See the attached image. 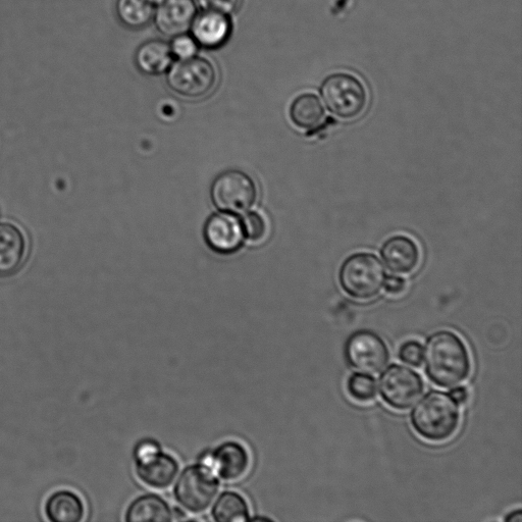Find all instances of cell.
<instances>
[{"mask_svg": "<svg viewBox=\"0 0 522 522\" xmlns=\"http://www.w3.org/2000/svg\"><path fill=\"white\" fill-rule=\"evenodd\" d=\"M425 350L421 342L409 340L404 342L398 351L400 360L413 368H420L424 362Z\"/></svg>", "mask_w": 522, "mask_h": 522, "instance_id": "484cf974", "label": "cell"}, {"mask_svg": "<svg viewBox=\"0 0 522 522\" xmlns=\"http://www.w3.org/2000/svg\"><path fill=\"white\" fill-rule=\"evenodd\" d=\"M174 519H183L186 516L185 511L181 507L172 508Z\"/></svg>", "mask_w": 522, "mask_h": 522, "instance_id": "1f68e13d", "label": "cell"}, {"mask_svg": "<svg viewBox=\"0 0 522 522\" xmlns=\"http://www.w3.org/2000/svg\"><path fill=\"white\" fill-rule=\"evenodd\" d=\"M44 512L51 522H80L85 515V505L75 492L60 490L48 497Z\"/></svg>", "mask_w": 522, "mask_h": 522, "instance_id": "ac0fdd59", "label": "cell"}, {"mask_svg": "<svg viewBox=\"0 0 522 522\" xmlns=\"http://www.w3.org/2000/svg\"><path fill=\"white\" fill-rule=\"evenodd\" d=\"M242 227L246 239L252 242L263 240L268 232L265 219L257 213H249L242 220Z\"/></svg>", "mask_w": 522, "mask_h": 522, "instance_id": "cb8c5ba5", "label": "cell"}, {"mask_svg": "<svg viewBox=\"0 0 522 522\" xmlns=\"http://www.w3.org/2000/svg\"><path fill=\"white\" fill-rule=\"evenodd\" d=\"M211 197L219 210L229 214H244L257 199V188L250 176L239 170H229L214 181Z\"/></svg>", "mask_w": 522, "mask_h": 522, "instance_id": "52a82bcc", "label": "cell"}, {"mask_svg": "<svg viewBox=\"0 0 522 522\" xmlns=\"http://www.w3.org/2000/svg\"><path fill=\"white\" fill-rule=\"evenodd\" d=\"M203 235L208 247L221 254L238 251L245 239L241 220L229 213L216 214L208 219Z\"/></svg>", "mask_w": 522, "mask_h": 522, "instance_id": "30bf717a", "label": "cell"}, {"mask_svg": "<svg viewBox=\"0 0 522 522\" xmlns=\"http://www.w3.org/2000/svg\"><path fill=\"white\" fill-rule=\"evenodd\" d=\"M149 2H150L154 7H156V6H159V5L163 2V0H149Z\"/></svg>", "mask_w": 522, "mask_h": 522, "instance_id": "836d02e7", "label": "cell"}, {"mask_svg": "<svg viewBox=\"0 0 522 522\" xmlns=\"http://www.w3.org/2000/svg\"><path fill=\"white\" fill-rule=\"evenodd\" d=\"M162 450V446L158 441L153 439L141 440L134 448V461L141 460L155 452Z\"/></svg>", "mask_w": 522, "mask_h": 522, "instance_id": "83f0119b", "label": "cell"}, {"mask_svg": "<svg viewBox=\"0 0 522 522\" xmlns=\"http://www.w3.org/2000/svg\"><path fill=\"white\" fill-rule=\"evenodd\" d=\"M135 63L146 75H161L168 72L174 63L170 44L159 39L144 42L136 51Z\"/></svg>", "mask_w": 522, "mask_h": 522, "instance_id": "e0dca14e", "label": "cell"}, {"mask_svg": "<svg viewBox=\"0 0 522 522\" xmlns=\"http://www.w3.org/2000/svg\"><path fill=\"white\" fill-rule=\"evenodd\" d=\"M198 14L196 0H163L153 15L155 27L167 37L190 31Z\"/></svg>", "mask_w": 522, "mask_h": 522, "instance_id": "8fae6325", "label": "cell"}, {"mask_svg": "<svg viewBox=\"0 0 522 522\" xmlns=\"http://www.w3.org/2000/svg\"><path fill=\"white\" fill-rule=\"evenodd\" d=\"M383 288L388 294L398 296L406 290V281L398 276H387Z\"/></svg>", "mask_w": 522, "mask_h": 522, "instance_id": "f1b7e54d", "label": "cell"}, {"mask_svg": "<svg viewBox=\"0 0 522 522\" xmlns=\"http://www.w3.org/2000/svg\"><path fill=\"white\" fill-rule=\"evenodd\" d=\"M425 383L420 374L401 364H392L380 378V393L387 405L407 410L421 398Z\"/></svg>", "mask_w": 522, "mask_h": 522, "instance_id": "9c48e42d", "label": "cell"}, {"mask_svg": "<svg viewBox=\"0 0 522 522\" xmlns=\"http://www.w3.org/2000/svg\"><path fill=\"white\" fill-rule=\"evenodd\" d=\"M170 46L174 58L178 60H188L196 57L199 49L195 39L187 35V33L173 37Z\"/></svg>", "mask_w": 522, "mask_h": 522, "instance_id": "d4e9b609", "label": "cell"}, {"mask_svg": "<svg viewBox=\"0 0 522 522\" xmlns=\"http://www.w3.org/2000/svg\"><path fill=\"white\" fill-rule=\"evenodd\" d=\"M347 392L358 403H370L377 398L376 379L369 374L354 373L347 380Z\"/></svg>", "mask_w": 522, "mask_h": 522, "instance_id": "603a6c76", "label": "cell"}, {"mask_svg": "<svg viewBox=\"0 0 522 522\" xmlns=\"http://www.w3.org/2000/svg\"><path fill=\"white\" fill-rule=\"evenodd\" d=\"M387 272L377 255L356 252L348 256L339 271L344 292L357 300L375 298L384 287Z\"/></svg>", "mask_w": 522, "mask_h": 522, "instance_id": "3957f363", "label": "cell"}, {"mask_svg": "<svg viewBox=\"0 0 522 522\" xmlns=\"http://www.w3.org/2000/svg\"><path fill=\"white\" fill-rule=\"evenodd\" d=\"M212 515L218 522L248 521L250 510L245 498L237 492H224L215 503Z\"/></svg>", "mask_w": 522, "mask_h": 522, "instance_id": "44dd1931", "label": "cell"}, {"mask_svg": "<svg viewBox=\"0 0 522 522\" xmlns=\"http://www.w3.org/2000/svg\"><path fill=\"white\" fill-rule=\"evenodd\" d=\"M220 482L210 468L202 464L186 467L174 489L179 504L192 513H201L210 507L218 495Z\"/></svg>", "mask_w": 522, "mask_h": 522, "instance_id": "8992f818", "label": "cell"}, {"mask_svg": "<svg viewBox=\"0 0 522 522\" xmlns=\"http://www.w3.org/2000/svg\"><path fill=\"white\" fill-rule=\"evenodd\" d=\"M211 469L225 482L243 479L250 468V455L239 442L228 441L211 451Z\"/></svg>", "mask_w": 522, "mask_h": 522, "instance_id": "5bb4252c", "label": "cell"}, {"mask_svg": "<svg viewBox=\"0 0 522 522\" xmlns=\"http://www.w3.org/2000/svg\"><path fill=\"white\" fill-rule=\"evenodd\" d=\"M345 356L355 370L376 375L386 368L390 360V351L379 334L371 330H359L348 338Z\"/></svg>", "mask_w": 522, "mask_h": 522, "instance_id": "ba28073f", "label": "cell"}, {"mask_svg": "<svg viewBox=\"0 0 522 522\" xmlns=\"http://www.w3.org/2000/svg\"><path fill=\"white\" fill-rule=\"evenodd\" d=\"M128 522H170L174 519L172 508L162 497L147 494L136 498L126 512Z\"/></svg>", "mask_w": 522, "mask_h": 522, "instance_id": "d6986e66", "label": "cell"}, {"mask_svg": "<svg viewBox=\"0 0 522 522\" xmlns=\"http://www.w3.org/2000/svg\"><path fill=\"white\" fill-rule=\"evenodd\" d=\"M154 10L149 0H117V16L123 25L131 29L147 26L153 20Z\"/></svg>", "mask_w": 522, "mask_h": 522, "instance_id": "7402d4cb", "label": "cell"}, {"mask_svg": "<svg viewBox=\"0 0 522 522\" xmlns=\"http://www.w3.org/2000/svg\"><path fill=\"white\" fill-rule=\"evenodd\" d=\"M167 83L171 90L183 97L202 98L216 88L218 72L211 61L196 56L173 63L168 70Z\"/></svg>", "mask_w": 522, "mask_h": 522, "instance_id": "5b68a950", "label": "cell"}, {"mask_svg": "<svg viewBox=\"0 0 522 522\" xmlns=\"http://www.w3.org/2000/svg\"><path fill=\"white\" fill-rule=\"evenodd\" d=\"M321 94L328 110L343 120L359 117L369 102L368 90L354 75L336 73L325 79Z\"/></svg>", "mask_w": 522, "mask_h": 522, "instance_id": "277c9868", "label": "cell"}, {"mask_svg": "<svg viewBox=\"0 0 522 522\" xmlns=\"http://www.w3.org/2000/svg\"><path fill=\"white\" fill-rule=\"evenodd\" d=\"M381 256L386 266L397 274H411L421 263L419 245L404 235H395L384 242Z\"/></svg>", "mask_w": 522, "mask_h": 522, "instance_id": "9a60e30c", "label": "cell"}, {"mask_svg": "<svg viewBox=\"0 0 522 522\" xmlns=\"http://www.w3.org/2000/svg\"><path fill=\"white\" fill-rule=\"evenodd\" d=\"M204 11H216L232 15L239 9L241 0H196Z\"/></svg>", "mask_w": 522, "mask_h": 522, "instance_id": "4316f807", "label": "cell"}, {"mask_svg": "<svg viewBox=\"0 0 522 522\" xmlns=\"http://www.w3.org/2000/svg\"><path fill=\"white\" fill-rule=\"evenodd\" d=\"M424 360L429 379L442 388H454L472 374V356L460 336L452 331L433 334L426 345Z\"/></svg>", "mask_w": 522, "mask_h": 522, "instance_id": "6da1fadb", "label": "cell"}, {"mask_svg": "<svg viewBox=\"0 0 522 522\" xmlns=\"http://www.w3.org/2000/svg\"><path fill=\"white\" fill-rule=\"evenodd\" d=\"M461 421L460 405L441 391L428 393L411 412V425L423 439L440 443L451 439Z\"/></svg>", "mask_w": 522, "mask_h": 522, "instance_id": "7a4b0ae2", "label": "cell"}, {"mask_svg": "<svg viewBox=\"0 0 522 522\" xmlns=\"http://www.w3.org/2000/svg\"><path fill=\"white\" fill-rule=\"evenodd\" d=\"M27 240L21 229L12 223H0V277H10L23 266Z\"/></svg>", "mask_w": 522, "mask_h": 522, "instance_id": "2e32d148", "label": "cell"}, {"mask_svg": "<svg viewBox=\"0 0 522 522\" xmlns=\"http://www.w3.org/2000/svg\"><path fill=\"white\" fill-rule=\"evenodd\" d=\"M506 522H522V510L514 509L504 517Z\"/></svg>", "mask_w": 522, "mask_h": 522, "instance_id": "4dcf8cb0", "label": "cell"}, {"mask_svg": "<svg viewBox=\"0 0 522 522\" xmlns=\"http://www.w3.org/2000/svg\"><path fill=\"white\" fill-rule=\"evenodd\" d=\"M190 31L199 46L216 49L228 42L232 35L233 24L227 14L203 10L196 15Z\"/></svg>", "mask_w": 522, "mask_h": 522, "instance_id": "4fadbf2b", "label": "cell"}, {"mask_svg": "<svg viewBox=\"0 0 522 522\" xmlns=\"http://www.w3.org/2000/svg\"><path fill=\"white\" fill-rule=\"evenodd\" d=\"M139 480L152 489L169 488L179 473V463L175 457L160 450L141 460L135 461Z\"/></svg>", "mask_w": 522, "mask_h": 522, "instance_id": "7c38bea8", "label": "cell"}, {"mask_svg": "<svg viewBox=\"0 0 522 522\" xmlns=\"http://www.w3.org/2000/svg\"><path fill=\"white\" fill-rule=\"evenodd\" d=\"M449 395L458 405H465L469 400V391L465 386H456Z\"/></svg>", "mask_w": 522, "mask_h": 522, "instance_id": "f546056e", "label": "cell"}, {"mask_svg": "<svg viewBox=\"0 0 522 522\" xmlns=\"http://www.w3.org/2000/svg\"><path fill=\"white\" fill-rule=\"evenodd\" d=\"M325 116L323 103L315 93H303L297 96L291 104V121L300 129H317L323 123Z\"/></svg>", "mask_w": 522, "mask_h": 522, "instance_id": "ffe728a7", "label": "cell"}, {"mask_svg": "<svg viewBox=\"0 0 522 522\" xmlns=\"http://www.w3.org/2000/svg\"><path fill=\"white\" fill-rule=\"evenodd\" d=\"M249 520L250 521H263V520L270 521L272 519L269 517H266V516H254V517H250Z\"/></svg>", "mask_w": 522, "mask_h": 522, "instance_id": "d6a6232c", "label": "cell"}]
</instances>
